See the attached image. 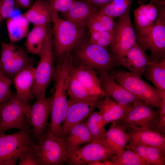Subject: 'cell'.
<instances>
[{
  "label": "cell",
  "mask_w": 165,
  "mask_h": 165,
  "mask_svg": "<svg viewBox=\"0 0 165 165\" xmlns=\"http://www.w3.org/2000/svg\"><path fill=\"white\" fill-rule=\"evenodd\" d=\"M19 165H40L38 157L35 152L28 151L20 157Z\"/></svg>",
  "instance_id": "39"
},
{
  "label": "cell",
  "mask_w": 165,
  "mask_h": 165,
  "mask_svg": "<svg viewBox=\"0 0 165 165\" xmlns=\"http://www.w3.org/2000/svg\"><path fill=\"white\" fill-rule=\"evenodd\" d=\"M30 103L21 100L16 93L0 107V134L9 130H30L26 115Z\"/></svg>",
  "instance_id": "7"
},
{
  "label": "cell",
  "mask_w": 165,
  "mask_h": 165,
  "mask_svg": "<svg viewBox=\"0 0 165 165\" xmlns=\"http://www.w3.org/2000/svg\"><path fill=\"white\" fill-rule=\"evenodd\" d=\"M99 141L111 150L115 155L119 156L126 148L128 142V137L126 130L114 123L105 131Z\"/></svg>",
  "instance_id": "17"
},
{
  "label": "cell",
  "mask_w": 165,
  "mask_h": 165,
  "mask_svg": "<svg viewBox=\"0 0 165 165\" xmlns=\"http://www.w3.org/2000/svg\"><path fill=\"white\" fill-rule=\"evenodd\" d=\"M76 54L82 64L92 68L100 75L109 73L122 66L123 58L109 52L106 48L89 42L82 45Z\"/></svg>",
  "instance_id": "2"
},
{
  "label": "cell",
  "mask_w": 165,
  "mask_h": 165,
  "mask_svg": "<svg viewBox=\"0 0 165 165\" xmlns=\"http://www.w3.org/2000/svg\"><path fill=\"white\" fill-rule=\"evenodd\" d=\"M159 116V110L141 100L134 103L132 108L114 123L125 130L133 127L157 130Z\"/></svg>",
  "instance_id": "10"
},
{
  "label": "cell",
  "mask_w": 165,
  "mask_h": 165,
  "mask_svg": "<svg viewBox=\"0 0 165 165\" xmlns=\"http://www.w3.org/2000/svg\"><path fill=\"white\" fill-rule=\"evenodd\" d=\"M126 148L120 156L115 155L108 159L113 165H150L135 152Z\"/></svg>",
  "instance_id": "34"
},
{
  "label": "cell",
  "mask_w": 165,
  "mask_h": 165,
  "mask_svg": "<svg viewBox=\"0 0 165 165\" xmlns=\"http://www.w3.org/2000/svg\"><path fill=\"white\" fill-rule=\"evenodd\" d=\"M115 155L99 141H91L69 154L67 162L71 165H86L109 159Z\"/></svg>",
  "instance_id": "13"
},
{
  "label": "cell",
  "mask_w": 165,
  "mask_h": 165,
  "mask_svg": "<svg viewBox=\"0 0 165 165\" xmlns=\"http://www.w3.org/2000/svg\"><path fill=\"white\" fill-rule=\"evenodd\" d=\"M145 50L137 43L123 57L122 66L129 72L141 77L144 74L148 60Z\"/></svg>",
  "instance_id": "19"
},
{
  "label": "cell",
  "mask_w": 165,
  "mask_h": 165,
  "mask_svg": "<svg viewBox=\"0 0 165 165\" xmlns=\"http://www.w3.org/2000/svg\"><path fill=\"white\" fill-rule=\"evenodd\" d=\"M51 33L50 28L39 54L38 63L35 68V80L33 88V93L35 98L46 97L47 88L54 77L55 68Z\"/></svg>",
  "instance_id": "6"
},
{
  "label": "cell",
  "mask_w": 165,
  "mask_h": 165,
  "mask_svg": "<svg viewBox=\"0 0 165 165\" xmlns=\"http://www.w3.org/2000/svg\"><path fill=\"white\" fill-rule=\"evenodd\" d=\"M134 22L138 32H141L152 26L156 20L158 10L151 3L142 4L134 11Z\"/></svg>",
  "instance_id": "26"
},
{
  "label": "cell",
  "mask_w": 165,
  "mask_h": 165,
  "mask_svg": "<svg viewBox=\"0 0 165 165\" xmlns=\"http://www.w3.org/2000/svg\"><path fill=\"white\" fill-rule=\"evenodd\" d=\"M75 0H49V4L53 10L57 12L64 13L71 7Z\"/></svg>",
  "instance_id": "38"
},
{
  "label": "cell",
  "mask_w": 165,
  "mask_h": 165,
  "mask_svg": "<svg viewBox=\"0 0 165 165\" xmlns=\"http://www.w3.org/2000/svg\"><path fill=\"white\" fill-rule=\"evenodd\" d=\"M33 26L26 36L25 46L28 53L39 55L48 33L50 24Z\"/></svg>",
  "instance_id": "27"
},
{
  "label": "cell",
  "mask_w": 165,
  "mask_h": 165,
  "mask_svg": "<svg viewBox=\"0 0 165 165\" xmlns=\"http://www.w3.org/2000/svg\"><path fill=\"white\" fill-rule=\"evenodd\" d=\"M144 75L156 88L165 93V59L148 57Z\"/></svg>",
  "instance_id": "25"
},
{
  "label": "cell",
  "mask_w": 165,
  "mask_h": 165,
  "mask_svg": "<svg viewBox=\"0 0 165 165\" xmlns=\"http://www.w3.org/2000/svg\"><path fill=\"white\" fill-rule=\"evenodd\" d=\"M72 72L80 82L93 94L100 97H105L106 94L101 86L99 78L93 69L81 64L73 67Z\"/></svg>",
  "instance_id": "20"
},
{
  "label": "cell",
  "mask_w": 165,
  "mask_h": 165,
  "mask_svg": "<svg viewBox=\"0 0 165 165\" xmlns=\"http://www.w3.org/2000/svg\"><path fill=\"white\" fill-rule=\"evenodd\" d=\"M12 82L11 79L0 72V102L1 103L7 101L11 97Z\"/></svg>",
  "instance_id": "36"
},
{
  "label": "cell",
  "mask_w": 165,
  "mask_h": 165,
  "mask_svg": "<svg viewBox=\"0 0 165 165\" xmlns=\"http://www.w3.org/2000/svg\"><path fill=\"white\" fill-rule=\"evenodd\" d=\"M30 24L23 13L7 19L6 27L11 42H16L26 37Z\"/></svg>",
  "instance_id": "28"
},
{
  "label": "cell",
  "mask_w": 165,
  "mask_h": 165,
  "mask_svg": "<svg viewBox=\"0 0 165 165\" xmlns=\"http://www.w3.org/2000/svg\"><path fill=\"white\" fill-rule=\"evenodd\" d=\"M35 152L40 165H60L67 162L65 137L53 135L47 131L37 143Z\"/></svg>",
  "instance_id": "9"
},
{
  "label": "cell",
  "mask_w": 165,
  "mask_h": 165,
  "mask_svg": "<svg viewBox=\"0 0 165 165\" xmlns=\"http://www.w3.org/2000/svg\"><path fill=\"white\" fill-rule=\"evenodd\" d=\"M151 1V3L154 4L159 3L162 2H165V0H149Z\"/></svg>",
  "instance_id": "44"
},
{
  "label": "cell",
  "mask_w": 165,
  "mask_h": 165,
  "mask_svg": "<svg viewBox=\"0 0 165 165\" xmlns=\"http://www.w3.org/2000/svg\"><path fill=\"white\" fill-rule=\"evenodd\" d=\"M115 24L114 18L101 13L98 10L89 20L87 26L89 31H110Z\"/></svg>",
  "instance_id": "32"
},
{
  "label": "cell",
  "mask_w": 165,
  "mask_h": 165,
  "mask_svg": "<svg viewBox=\"0 0 165 165\" xmlns=\"http://www.w3.org/2000/svg\"><path fill=\"white\" fill-rule=\"evenodd\" d=\"M126 130L129 144L152 147L165 152V135L157 130L136 127Z\"/></svg>",
  "instance_id": "15"
},
{
  "label": "cell",
  "mask_w": 165,
  "mask_h": 165,
  "mask_svg": "<svg viewBox=\"0 0 165 165\" xmlns=\"http://www.w3.org/2000/svg\"><path fill=\"white\" fill-rule=\"evenodd\" d=\"M103 100H100L96 107L107 123H114L121 118L132 107L133 104L126 105H121L106 96Z\"/></svg>",
  "instance_id": "22"
},
{
  "label": "cell",
  "mask_w": 165,
  "mask_h": 165,
  "mask_svg": "<svg viewBox=\"0 0 165 165\" xmlns=\"http://www.w3.org/2000/svg\"><path fill=\"white\" fill-rule=\"evenodd\" d=\"M95 6L100 8L103 6L110 2L113 0H85Z\"/></svg>",
  "instance_id": "42"
},
{
  "label": "cell",
  "mask_w": 165,
  "mask_h": 165,
  "mask_svg": "<svg viewBox=\"0 0 165 165\" xmlns=\"http://www.w3.org/2000/svg\"><path fill=\"white\" fill-rule=\"evenodd\" d=\"M36 144L30 130L0 134V165H16L24 153L35 152Z\"/></svg>",
  "instance_id": "3"
},
{
  "label": "cell",
  "mask_w": 165,
  "mask_h": 165,
  "mask_svg": "<svg viewBox=\"0 0 165 165\" xmlns=\"http://www.w3.org/2000/svg\"><path fill=\"white\" fill-rule=\"evenodd\" d=\"M126 148L135 152L143 160L150 165H165V153L154 147L141 145H126Z\"/></svg>",
  "instance_id": "29"
},
{
  "label": "cell",
  "mask_w": 165,
  "mask_h": 165,
  "mask_svg": "<svg viewBox=\"0 0 165 165\" xmlns=\"http://www.w3.org/2000/svg\"><path fill=\"white\" fill-rule=\"evenodd\" d=\"M16 5L21 9L29 8L32 5L31 0H15Z\"/></svg>",
  "instance_id": "41"
},
{
  "label": "cell",
  "mask_w": 165,
  "mask_h": 165,
  "mask_svg": "<svg viewBox=\"0 0 165 165\" xmlns=\"http://www.w3.org/2000/svg\"><path fill=\"white\" fill-rule=\"evenodd\" d=\"M65 138L68 156L69 154L78 149L83 144L90 142L92 140L86 121L72 127Z\"/></svg>",
  "instance_id": "24"
},
{
  "label": "cell",
  "mask_w": 165,
  "mask_h": 165,
  "mask_svg": "<svg viewBox=\"0 0 165 165\" xmlns=\"http://www.w3.org/2000/svg\"><path fill=\"white\" fill-rule=\"evenodd\" d=\"M132 0H113L103 6L99 11L113 18H118L130 11Z\"/></svg>",
  "instance_id": "33"
},
{
  "label": "cell",
  "mask_w": 165,
  "mask_h": 165,
  "mask_svg": "<svg viewBox=\"0 0 165 165\" xmlns=\"http://www.w3.org/2000/svg\"><path fill=\"white\" fill-rule=\"evenodd\" d=\"M157 130L165 135V96L163 98L160 108L159 116Z\"/></svg>",
  "instance_id": "40"
},
{
  "label": "cell",
  "mask_w": 165,
  "mask_h": 165,
  "mask_svg": "<svg viewBox=\"0 0 165 165\" xmlns=\"http://www.w3.org/2000/svg\"><path fill=\"white\" fill-rule=\"evenodd\" d=\"M16 5L15 0H0V21L11 16Z\"/></svg>",
  "instance_id": "37"
},
{
  "label": "cell",
  "mask_w": 165,
  "mask_h": 165,
  "mask_svg": "<svg viewBox=\"0 0 165 165\" xmlns=\"http://www.w3.org/2000/svg\"><path fill=\"white\" fill-rule=\"evenodd\" d=\"M109 74L130 93L151 107L160 108L165 93L145 81L141 77L124 70L115 69Z\"/></svg>",
  "instance_id": "1"
},
{
  "label": "cell",
  "mask_w": 165,
  "mask_h": 165,
  "mask_svg": "<svg viewBox=\"0 0 165 165\" xmlns=\"http://www.w3.org/2000/svg\"><path fill=\"white\" fill-rule=\"evenodd\" d=\"M158 14L153 25L136 36L138 44L151 52L150 57L157 59L165 57V3L156 6Z\"/></svg>",
  "instance_id": "4"
},
{
  "label": "cell",
  "mask_w": 165,
  "mask_h": 165,
  "mask_svg": "<svg viewBox=\"0 0 165 165\" xmlns=\"http://www.w3.org/2000/svg\"><path fill=\"white\" fill-rule=\"evenodd\" d=\"M52 99V96L35 98L27 113V123L32 129V135L36 143L45 133L51 112Z\"/></svg>",
  "instance_id": "12"
},
{
  "label": "cell",
  "mask_w": 165,
  "mask_h": 165,
  "mask_svg": "<svg viewBox=\"0 0 165 165\" xmlns=\"http://www.w3.org/2000/svg\"><path fill=\"white\" fill-rule=\"evenodd\" d=\"M1 103H2L1 102H0V107Z\"/></svg>",
  "instance_id": "45"
},
{
  "label": "cell",
  "mask_w": 165,
  "mask_h": 165,
  "mask_svg": "<svg viewBox=\"0 0 165 165\" xmlns=\"http://www.w3.org/2000/svg\"><path fill=\"white\" fill-rule=\"evenodd\" d=\"M86 121L92 137L91 141H99L106 131L107 123L99 111L92 112Z\"/></svg>",
  "instance_id": "31"
},
{
  "label": "cell",
  "mask_w": 165,
  "mask_h": 165,
  "mask_svg": "<svg viewBox=\"0 0 165 165\" xmlns=\"http://www.w3.org/2000/svg\"><path fill=\"white\" fill-rule=\"evenodd\" d=\"M98 102L69 97L66 117L61 127V136L65 137L72 127L84 121L96 107Z\"/></svg>",
  "instance_id": "14"
},
{
  "label": "cell",
  "mask_w": 165,
  "mask_h": 165,
  "mask_svg": "<svg viewBox=\"0 0 165 165\" xmlns=\"http://www.w3.org/2000/svg\"><path fill=\"white\" fill-rule=\"evenodd\" d=\"M0 72L12 81L20 72L30 66H33V58L27 52L13 43L1 42Z\"/></svg>",
  "instance_id": "8"
},
{
  "label": "cell",
  "mask_w": 165,
  "mask_h": 165,
  "mask_svg": "<svg viewBox=\"0 0 165 165\" xmlns=\"http://www.w3.org/2000/svg\"><path fill=\"white\" fill-rule=\"evenodd\" d=\"M87 165H105L103 161H96L90 163Z\"/></svg>",
  "instance_id": "43"
},
{
  "label": "cell",
  "mask_w": 165,
  "mask_h": 165,
  "mask_svg": "<svg viewBox=\"0 0 165 165\" xmlns=\"http://www.w3.org/2000/svg\"><path fill=\"white\" fill-rule=\"evenodd\" d=\"M35 68L30 66L18 73L13 80L17 96L22 101L29 103L34 97L33 88L35 80Z\"/></svg>",
  "instance_id": "21"
},
{
  "label": "cell",
  "mask_w": 165,
  "mask_h": 165,
  "mask_svg": "<svg viewBox=\"0 0 165 165\" xmlns=\"http://www.w3.org/2000/svg\"><path fill=\"white\" fill-rule=\"evenodd\" d=\"M98 10L85 0L75 1L69 9L64 13L65 19L83 29L93 15Z\"/></svg>",
  "instance_id": "18"
},
{
  "label": "cell",
  "mask_w": 165,
  "mask_h": 165,
  "mask_svg": "<svg viewBox=\"0 0 165 165\" xmlns=\"http://www.w3.org/2000/svg\"><path fill=\"white\" fill-rule=\"evenodd\" d=\"M99 78L102 90L107 96L112 98L118 103L126 105L141 100L118 83L109 73L100 75Z\"/></svg>",
  "instance_id": "16"
},
{
  "label": "cell",
  "mask_w": 165,
  "mask_h": 165,
  "mask_svg": "<svg viewBox=\"0 0 165 165\" xmlns=\"http://www.w3.org/2000/svg\"><path fill=\"white\" fill-rule=\"evenodd\" d=\"M90 33V42L106 48L110 46L114 39V30L110 31H91Z\"/></svg>",
  "instance_id": "35"
},
{
  "label": "cell",
  "mask_w": 165,
  "mask_h": 165,
  "mask_svg": "<svg viewBox=\"0 0 165 165\" xmlns=\"http://www.w3.org/2000/svg\"><path fill=\"white\" fill-rule=\"evenodd\" d=\"M52 9L54 50L56 55L61 57L68 53L80 42L83 30L71 21L61 18L58 13Z\"/></svg>",
  "instance_id": "5"
},
{
  "label": "cell",
  "mask_w": 165,
  "mask_h": 165,
  "mask_svg": "<svg viewBox=\"0 0 165 165\" xmlns=\"http://www.w3.org/2000/svg\"><path fill=\"white\" fill-rule=\"evenodd\" d=\"M130 12L118 18L114 29V39L109 46L111 53L122 57L137 43L136 35L133 27Z\"/></svg>",
  "instance_id": "11"
},
{
  "label": "cell",
  "mask_w": 165,
  "mask_h": 165,
  "mask_svg": "<svg viewBox=\"0 0 165 165\" xmlns=\"http://www.w3.org/2000/svg\"><path fill=\"white\" fill-rule=\"evenodd\" d=\"M68 94L69 97L75 99L97 102L100 100V97L91 93L75 78L72 72L69 80Z\"/></svg>",
  "instance_id": "30"
},
{
  "label": "cell",
  "mask_w": 165,
  "mask_h": 165,
  "mask_svg": "<svg viewBox=\"0 0 165 165\" xmlns=\"http://www.w3.org/2000/svg\"><path fill=\"white\" fill-rule=\"evenodd\" d=\"M52 9L48 1L37 0L23 13L33 25H44L52 22Z\"/></svg>",
  "instance_id": "23"
}]
</instances>
